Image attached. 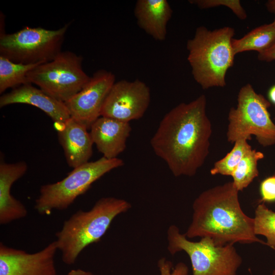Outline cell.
<instances>
[{"instance_id":"cell-1","label":"cell","mask_w":275,"mask_h":275,"mask_svg":"<svg viewBox=\"0 0 275 275\" xmlns=\"http://www.w3.org/2000/svg\"><path fill=\"white\" fill-rule=\"evenodd\" d=\"M206 108L204 95L179 104L164 116L150 140L175 177L194 176L209 154L212 125Z\"/></svg>"},{"instance_id":"cell-2","label":"cell","mask_w":275,"mask_h":275,"mask_svg":"<svg viewBox=\"0 0 275 275\" xmlns=\"http://www.w3.org/2000/svg\"><path fill=\"white\" fill-rule=\"evenodd\" d=\"M238 192L230 181L201 193L193 203L192 220L186 237H208L221 246L236 242L266 245L254 233V218L242 211Z\"/></svg>"},{"instance_id":"cell-3","label":"cell","mask_w":275,"mask_h":275,"mask_svg":"<svg viewBox=\"0 0 275 275\" xmlns=\"http://www.w3.org/2000/svg\"><path fill=\"white\" fill-rule=\"evenodd\" d=\"M131 207L125 200L104 197L99 199L90 210H79L71 215L56 234L55 241L63 262L68 265L74 264L81 252L99 241L114 219Z\"/></svg>"},{"instance_id":"cell-4","label":"cell","mask_w":275,"mask_h":275,"mask_svg":"<svg viewBox=\"0 0 275 275\" xmlns=\"http://www.w3.org/2000/svg\"><path fill=\"white\" fill-rule=\"evenodd\" d=\"M234 34L230 26L210 31L201 26L187 41V60L195 80L202 89L226 85V74L235 56L232 46Z\"/></svg>"},{"instance_id":"cell-5","label":"cell","mask_w":275,"mask_h":275,"mask_svg":"<svg viewBox=\"0 0 275 275\" xmlns=\"http://www.w3.org/2000/svg\"><path fill=\"white\" fill-rule=\"evenodd\" d=\"M270 105V102L257 93L251 84L241 87L237 106L231 108L228 114V141L234 143L240 140H251L253 135L263 147L275 145V124L268 111Z\"/></svg>"},{"instance_id":"cell-6","label":"cell","mask_w":275,"mask_h":275,"mask_svg":"<svg viewBox=\"0 0 275 275\" xmlns=\"http://www.w3.org/2000/svg\"><path fill=\"white\" fill-rule=\"evenodd\" d=\"M123 164L124 161L120 158L108 159L103 156L74 168L62 180L42 185L34 208L41 214H49L55 209H66L95 181Z\"/></svg>"},{"instance_id":"cell-7","label":"cell","mask_w":275,"mask_h":275,"mask_svg":"<svg viewBox=\"0 0 275 275\" xmlns=\"http://www.w3.org/2000/svg\"><path fill=\"white\" fill-rule=\"evenodd\" d=\"M167 240L170 254L184 251L188 255L193 275H237L242 263L233 244L217 245L208 237L193 241L174 225L168 229Z\"/></svg>"},{"instance_id":"cell-8","label":"cell","mask_w":275,"mask_h":275,"mask_svg":"<svg viewBox=\"0 0 275 275\" xmlns=\"http://www.w3.org/2000/svg\"><path fill=\"white\" fill-rule=\"evenodd\" d=\"M69 25L53 30L26 26L14 33L1 32L0 56L23 64L51 61L62 51Z\"/></svg>"},{"instance_id":"cell-9","label":"cell","mask_w":275,"mask_h":275,"mask_svg":"<svg viewBox=\"0 0 275 275\" xmlns=\"http://www.w3.org/2000/svg\"><path fill=\"white\" fill-rule=\"evenodd\" d=\"M82 58L76 53L61 51L54 59L39 65L29 72V83L63 102L68 101L89 81L82 67Z\"/></svg>"},{"instance_id":"cell-10","label":"cell","mask_w":275,"mask_h":275,"mask_svg":"<svg viewBox=\"0 0 275 275\" xmlns=\"http://www.w3.org/2000/svg\"><path fill=\"white\" fill-rule=\"evenodd\" d=\"M151 100L149 87L136 79L115 82L103 103L101 116L128 122L143 117Z\"/></svg>"},{"instance_id":"cell-11","label":"cell","mask_w":275,"mask_h":275,"mask_svg":"<svg viewBox=\"0 0 275 275\" xmlns=\"http://www.w3.org/2000/svg\"><path fill=\"white\" fill-rule=\"evenodd\" d=\"M115 82L112 72L104 69L95 72L79 92L64 102L70 117L90 129L101 116L104 101Z\"/></svg>"},{"instance_id":"cell-12","label":"cell","mask_w":275,"mask_h":275,"mask_svg":"<svg viewBox=\"0 0 275 275\" xmlns=\"http://www.w3.org/2000/svg\"><path fill=\"white\" fill-rule=\"evenodd\" d=\"M56 242L29 253L0 243V275H58L54 258Z\"/></svg>"},{"instance_id":"cell-13","label":"cell","mask_w":275,"mask_h":275,"mask_svg":"<svg viewBox=\"0 0 275 275\" xmlns=\"http://www.w3.org/2000/svg\"><path fill=\"white\" fill-rule=\"evenodd\" d=\"M15 103L35 106L43 111L56 123L61 125L70 116L64 102L28 83L14 88L0 97V107Z\"/></svg>"},{"instance_id":"cell-14","label":"cell","mask_w":275,"mask_h":275,"mask_svg":"<svg viewBox=\"0 0 275 275\" xmlns=\"http://www.w3.org/2000/svg\"><path fill=\"white\" fill-rule=\"evenodd\" d=\"M90 135L94 144L103 156L118 158L126 149L131 127L128 122L100 116L91 125Z\"/></svg>"},{"instance_id":"cell-15","label":"cell","mask_w":275,"mask_h":275,"mask_svg":"<svg viewBox=\"0 0 275 275\" xmlns=\"http://www.w3.org/2000/svg\"><path fill=\"white\" fill-rule=\"evenodd\" d=\"M60 126L59 142L68 166L74 169L89 162L94 144L88 129L71 117Z\"/></svg>"},{"instance_id":"cell-16","label":"cell","mask_w":275,"mask_h":275,"mask_svg":"<svg viewBox=\"0 0 275 275\" xmlns=\"http://www.w3.org/2000/svg\"><path fill=\"white\" fill-rule=\"evenodd\" d=\"M28 170L24 161L0 163V224L4 225L25 217V206L11 194L13 184L22 177Z\"/></svg>"},{"instance_id":"cell-17","label":"cell","mask_w":275,"mask_h":275,"mask_svg":"<svg viewBox=\"0 0 275 275\" xmlns=\"http://www.w3.org/2000/svg\"><path fill=\"white\" fill-rule=\"evenodd\" d=\"M173 11L167 0H138L134 14L139 27L157 41L167 36V26Z\"/></svg>"},{"instance_id":"cell-18","label":"cell","mask_w":275,"mask_h":275,"mask_svg":"<svg viewBox=\"0 0 275 275\" xmlns=\"http://www.w3.org/2000/svg\"><path fill=\"white\" fill-rule=\"evenodd\" d=\"M275 44V28L272 23L259 26L243 37L232 40L233 52L236 54L246 51H257L259 53Z\"/></svg>"},{"instance_id":"cell-19","label":"cell","mask_w":275,"mask_h":275,"mask_svg":"<svg viewBox=\"0 0 275 275\" xmlns=\"http://www.w3.org/2000/svg\"><path fill=\"white\" fill-rule=\"evenodd\" d=\"M39 65L17 63L0 56V93L29 83L28 73Z\"/></svg>"},{"instance_id":"cell-20","label":"cell","mask_w":275,"mask_h":275,"mask_svg":"<svg viewBox=\"0 0 275 275\" xmlns=\"http://www.w3.org/2000/svg\"><path fill=\"white\" fill-rule=\"evenodd\" d=\"M264 157L262 152L252 149L240 160L231 176L234 186L239 191L247 187L258 176V162Z\"/></svg>"},{"instance_id":"cell-21","label":"cell","mask_w":275,"mask_h":275,"mask_svg":"<svg viewBox=\"0 0 275 275\" xmlns=\"http://www.w3.org/2000/svg\"><path fill=\"white\" fill-rule=\"evenodd\" d=\"M245 140H240L234 143L232 150L223 158L216 161L210 172L212 175L220 174L232 176L234 170L243 156L252 148Z\"/></svg>"},{"instance_id":"cell-22","label":"cell","mask_w":275,"mask_h":275,"mask_svg":"<svg viewBox=\"0 0 275 275\" xmlns=\"http://www.w3.org/2000/svg\"><path fill=\"white\" fill-rule=\"evenodd\" d=\"M253 218L255 235L265 236L266 245L275 250V212L268 209L264 203L259 204Z\"/></svg>"},{"instance_id":"cell-23","label":"cell","mask_w":275,"mask_h":275,"mask_svg":"<svg viewBox=\"0 0 275 275\" xmlns=\"http://www.w3.org/2000/svg\"><path fill=\"white\" fill-rule=\"evenodd\" d=\"M189 2L201 9L225 6L230 9L239 19H245L246 18L245 11L238 0H193Z\"/></svg>"},{"instance_id":"cell-24","label":"cell","mask_w":275,"mask_h":275,"mask_svg":"<svg viewBox=\"0 0 275 275\" xmlns=\"http://www.w3.org/2000/svg\"><path fill=\"white\" fill-rule=\"evenodd\" d=\"M160 275H188L187 266L183 262L177 263L173 269L172 262L165 258L160 259L157 263Z\"/></svg>"},{"instance_id":"cell-25","label":"cell","mask_w":275,"mask_h":275,"mask_svg":"<svg viewBox=\"0 0 275 275\" xmlns=\"http://www.w3.org/2000/svg\"><path fill=\"white\" fill-rule=\"evenodd\" d=\"M260 194L264 202L275 201V176L268 177L260 184Z\"/></svg>"},{"instance_id":"cell-26","label":"cell","mask_w":275,"mask_h":275,"mask_svg":"<svg viewBox=\"0 0 275 275\" xmlns=\"http://www.w3.org/2000/svg\"><path fill=\"white\" fill-rule=\"evenodd\" d=\"M258 59L267 62L275 60V44L265 51L259 53Z\"/></svg>"},{"instance_id":"cell-27","label":"cell","mask_w":275,"mask_h":275,"mask_svg":"<svg viewBox=\"0 0 275 275\" xmlns=\"http://www.w3.org/2000/svg\"><path fill=\"white\" fill-rule=\"evenodd\" d=\"M65 275H96L91 272L86 271L81 269H72Z\"/></svg>"},{"instance_id":"cell-28","label":"cell","mask_w":275,"mask_h":275,"mask_svg":"<svg viewBox=\"0 0 275 275\" xmlns=\"http://www.w3.org/2000/svg\"><path fill=\"white\" fill-rule=\"evenodd\" d=\"M267 10L272 13H275V0H270L266 3Z\"/></svg>"},{"instance_id":"cell-29","label":"cell","mask_w":275,"mask_h":275,"mask_svg":"<svg viewBox=\"0 0 275 275\" xmlns=\"http://www.w3.org/2000/svg\"><path fill=\"white\" fill-rule=\"evenodd\" d=\"M268 97L269 100L275 104V85L269 89Z\"/></svg>"},{"instance_id":"cell-30","label":"cell","mask_w":275,"mask_h":275,"mask_svg":"<svg viewBox=\"0 0 275 275\" xmlns=\"http://www.w3.org/2000/svg\"><path fill=\"white\" fill-rule=\"evenodd\" d=\"M274 14H275V13H274ZM273 25L274 26V28H275V18H274V19L273 20V21L272 22Z\"/></svg>"},{"instance_id":"cell-31","label":"cell","mask_w":275,"mask_h":275,"mask_svg":"<svg viewBox=\"0 0 275 275\" xmlns=\"http://www.w3.org/2000/svg\"><path fill=\"white\" fill-rule=\"evenodd\" d=\"M272 275H275V269L273 270Z\"/></svg>"}]
</instances>
